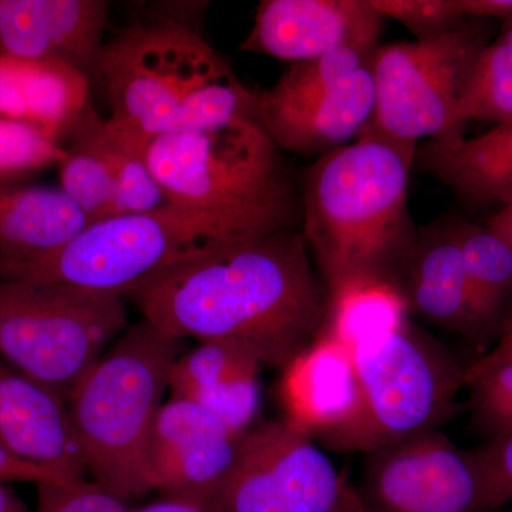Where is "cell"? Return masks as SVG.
<instances>
[{
	"mask_svg": "<svg viewBox=\"0 0 512 512\" xmlns=\"http://www.w3.org/2000/svg\"><path fill=\"white\" fill-rule=\"evenodd\" d=\"M350 512H372L367 510L365 505L362 504V501H356L355 505H353L352 510Z\"/></svg>",
	"mask_w": 512,
	"mask_h": 512,
	"instance_id": "cell-42",
	"label": "cell"
},
{
	"mask_svg": "<svg viewBox=\"0 0 512 512\" xmlns=\"http://www.w3.org/2000/svg\"><path fill=\"white\" fill-rule=\"evenodd\" d=\"M512 362V313L505 320L500 342L487 356L474 363V367H487L498 363Z\"/></svg>",
	"mask_w": 512,
	"mask_h": 512,
	"instance_id": "cell-39",
	"label": "cell"
},
{
	"mask_svg": "<svg viewBox=\"0 0 512 512\" xmlns=\"http://www.w3.org/2000/svg\"><path fill=\"white\" fill-rule=\"evenodd\" d=\"M421 165L468 201L512 204V124L473 138L430 140Z\"/></svg>",
	"mask_w": 512,
	"mask_h": 512,
	"instance_id": "cell-19",
	"label": "cell"
},
{
	"mask_svg": "<svg viewBox=\"0 0 512 512\" xmlns=\"http://www.w3.org/2000/svg\"><path fill=\"white\" fill-rule=\"evenodd\" d=\"M100 80L111 123L147 144L165 134L258 121V94L200 29L171 20H141L106 40Z\"/></svg>",
	"mask_w": 512,
	"mask_h": 512,
	"instance_id": "cell-3",
	"label": "cell"
},
{
	"mask_svg": "<svg viewBox=\"0 0 512 512\" xmlns=\"http://www.w3.org/2000/svg\"><path fill=\"white\" fill-rule=\"evenodd\" d=\"M183 343L141 319L111 343L67 397L87 473L124 500L148 494V440Z\"/></svg>",
	"mask_w": 512,
	"mask_h": 512,
	"instance_id": "cell-5",
	"label": "cell"
},
{
	"mask_svg": "<svg viewBox=\"0 0 512 512\" xmlns=\"http://www.w3.org/2000/svg\"><path fill=\"white\" fill-rule=\"evenodd\" d=\"M245 437H238L201 404L170 396L148 440V493L212 500L237 464Z\"/></svg>",
	"mask_w": 512,
	"mask_h": 512,
	"instance_id": "cell-11",
	"label": "cell"
},
{
	"mask_svg": "<svg viewBox=\"0 0 512 512\" xmlns=\"http://www.w3.org/2000/svg\"><path fill=\"white\" fill-rule=\"evenodd\" d=\"M107 121L116 144V197L111 217L143 214L167 205L170 201L147 163L146 141Z\"/></svg>",
	"mask_w": 512,
	"mask_h": 512,
	"instance_id": "cell-28",
	"label": "cell"
},
{
	"mask_svg": "<svg viewBox=\"0 0 512 512\" xmlns=\"http://www.w3.org/2000/svg\"><path fill=\"white\" fill-rule=\"evenodd\" d=\"M143 319L177 340H231L285 367L318 338L328 291L301 229L197 256L128 293Z\"/></svg>",
	"mask_w": 512,
	"mask_h": 512,
	"instance_id": "cell-1",
	"label": "cell"
},
{
	"mask_svg": "<svg viewBox=\"0 0 512 512\" xmlns=\"http://www.w3.org/2000/svg\"><path fill=\"white\" fill-rule=\"evenodd\" d=\"M92 224L56 187L0 184V256L29 258L66 247Z\"/></svg>",
	"mask_w": 512,
	"mask_h": 512,
	"instance_id": "cell-20",
	"label": "cell"
},
{
	"mask_svg": "<svg viewBox=\"0 0 512 512\" xmlns=\"http://www.w3.org/2000/svg\"><path fill=\"white\" fill-rule=\"evenodd\" d=\"M109 10L104 0H0V55L62 60L100 79Z\"/></svg>",
	"mask_w": 512,
	"mask_h": 512,
	"instance_id": "cell-13",
	"label": "cell"
},
{
	"mask_svg": "<svg viewBox=\"0 0 512 512\" xmlns=\"http://www.w3.org/2000/svg\"><path fill=\"white\" fill-rule=\"evenodd\" d=\"M20 82L29 111V123L60 144L72 136L90 106L92 80L62 60H19Z\"/></svg>",
	"mask_w": 512,
	"mask_h": 512,
	"instance_id": "cell-22",
	"label": "cell"
},
{
	"mask_svg": "<svg viewBox=\"0 0 512 512\" xmlns=\"http://www.w3.org/2000/svg\"><path fill=\"white\" fill-rule=\"evenodd\" d=\"M400 286L410 311L440 328L470 339L494 328L481 309L463 255L448 228L419 235Z\"/></svg>",
	"mask_w": 512,
	"mask_h": 512,
	"instance_id": "cell-17",
	"label": "cell"
},
{
	"mask_svg": "<svg viewBox=\"0 0 512 512\" xmlns=\"http://www.w3.org/2000/svg\"><path fill=\"white\" fill-rule=\"evenodd\" d=\"M478 417L497 434L512 431V362L466 370Z\"/></svg>",
	"mask_w": 512,
	"mask_h": 512,
	"instance_id": "cell-33",
	"label": "cell"
},
{
	"mask_svg": "<svg viewBox=\"0 0 512 512\" xmlns=\"http://www.w3.org/2000/svg\"><path fill=\"white\" fill-rule=\"evenodd\" d=\"M484 315L493 325L512 298V248L487 227L468 221L448 227Z\"/></svg>",
	"mask_w": 512,
	"mask_h": 512,
	"instance_id": "cell-25",
	"label": "cell"
},
{
	"mask_svg": "<svg viewBox=\"0 0 512 512\" xmlns=\"http://www.w3.org/2000/svg\"><path fill=\"white\" fill-rule=\"evenodd\" d=\"M128 326L116 293L0 279V359L64 400Z\"/></svg>",
	"mask_w": 512,
	"mask_h": 512,
	"instance_id": "cell-7",
	"label": "cell"
},
{
	"mask_svg": "<svg viewBox=\"0 0 512 512\" xmlns=\"http://www.w3.org/2000/svg\"><path fill=\"white\" fill-rule=\"evenodd\" d=\"M471 120L512 124V18L478 53L468 74L458 103V127L463 130Z\"/></svg>",
	"mask_w": 512,
	"mask_h": 512,
	"instance_id": "cell-24",
	"label": "cell"
},
{
	"mask_svg": "<svg viewBox=\"0 0 512 512\" xmlns=\"http://www.w3.org/2000/svg\"><path fill=\"white\" fill-rule=\"evenodd\" d=\"M212 505L215 512H292L284 488L248 436Z\"/></svg>",
	"mask_w": 512,
	"mask_h": 512,
	"instance_id": "cell-27",
	"label": "cell"
},
{
	"mask_svg": "<svg viewBox=\"0 0 512 512\" xmlns=\"http://www.w3.org/2000/svg\"><path fill=\"white\" fill-rule=\"evenodd\" d=\"M485 227L504 239L512 248V204L504 205L503 210L494 214Z\"/></svg>",
	"mask_w": 512,
	"mask_h": 512,
	"instance_id": "cell-40",
	"label": "cell"
},
{
	"mask_svg": "<svg viewBox=\"0 0 512 512\" xmlns=\"http://www.w3.org/2000/svg\"><path fill=\"white\" fill-rule=\"evenodd\" d=\"M466 18L477 20L512 18V0H460Z\"/></svg>",
	"mask_w": 512,
	"mask_h": 512,
	"instance_id": "cell-38",
	"label": "cell"
},
{
	"mask_svg": "<svg viewBox=\"0 0 512 512\" xmlns=\"http://www.w3.org/2000/svg\"><path fill=\"white\" fill-rule=\"evenodd\" d=\"M376 52L340 49L326 55L289 64L269 93L279 97H305L328 92L372 64Z\"/></svg>",
	"mask_w": 512,
	"mask_h": 512,
	"instance_id": "cell-29",
	"label": "cell"
},
{
	"mask_svg": "<svg viewBox=\"0 0 512 512\" xmlns=\"http://www.w3.org/2000/svg\"><path fill=\"white\" fill-rule=\"evenodd\" d=\"M483 467L490 510L512 501V431L497 434L474 451Z\"/></svg>",
	"mask_w": 512,
	"mask_h": 512,
	"instance_id": "cell-34",
	"label": "cell"
},
{
	"mask_svg": "<svg viewBox=\"0 0 512 512\" xmlns=\"http://www.w3.org/2000/svg\"><path fill=\"white\" fill-rule=\"evenodd\" d=\"M74 480L64 476L60 471L53 470L12 456L5 448L0 447V483H52V481Z\"/></svg>",
	"mask_w": 512,
	"mask_h": 512,
	"instance_id": "cell-36",
	"label": "cell"
},
{
	"mask_svg": "<svg viewBox=\"0 0 512 512\" xmlns=\"http://www.w3.org/2000/svg\"><path fill=\"white\" fill-rule=\"evenodd\" d=\"M490 30L474 19L434 39L396 42L373 56L376 103L365 131L417 146L463 136L458 103Z\"/></svg>",
	"mask_w": 512,
	"mask_h": 512,
	"instance_id": "cell-9",
	"label": "cell"
},
{
	"mask_svg": "<svg viewBox=\"0 0 512 512\" xmlns=\"http://www.w3.org/2000/svg\"><path fill=\"white\" fill-rule=\"evenodd\" d=\"M147 163L168 201L247 229L256 237L301 227L281 150L255 120L153 138Z\"/></svg>",
	"mask_w": 512,
	"mask_h": 512,
	"instance_id": "cell-4",
	"label": "cell"
},
{
	"mask_svg": "<svg viewBox=\"0 0 512 512\" xmlns=\"http://www.w3.org/2000/svg\"><path fill=\"white\" fill-rule=\"evenodd\" d=\"M414 157L413 144L365 131L306 171L301 231L328 295L359 282L400 286L419 239L407 198Z\"/></svg>",
	"mask_w": 512,
	"mask_h": 512,
	"instance_id": "cell-2",
	"label": "cell"
},
{
	"mask_svg": "<svg viewBox=\"0 0 512 512\" xmlns=\"http://www.w3.org/2000/svg\"><path fill=\"white\" fill-rule=\"evenodd\" d=\"M284 369L281 396L285 421L295 429L328 441L359 416L355 357L335 339L319 333Z\"/></svg>",
	"mask_w": 512,
	"mask_h": 512,
	"instance_id": "cell-15",
	"label": "cell"
},
{
	"mask_svg": "<svg viewBox=\"0 0 512 512\" xmlns=\"http://www.w3.org/2000/svg\"><path fill=\"white\" fill-rule=\"evenodd\" d=\"M0 512H30L25 501L8 483H0Z\"/></svg>",
	"mask_w": 512,
	"mask_h": 512,
	"instance_id": "cell-41",
	"label": "cell"
},
{
	"mask_svg": "<svg viewBox=\"0 0 512 512\" xmlns=\"http://www.w3.org/2000/svg\"><path fill=\"white\" fill-rule=\"evenodd\" d=\"M0 116L30 124L18 64L13 57L3 55H0Z\"/></svg>",
	"mask_w": 512,
	"mask_h": 512,
	"instance_id": "cell-35",
	"label": "cell"
},
{
	"mask_svg": "<svg viewBox=\"0 0 512 512\" xmlns=\"http://www.w3.org/2000/svg\"><path fill=\"white\" fill-rule=\"evenodd\" d=\"M0 447L69 478L87 474L66 400L0 359Z\"/></svg>",
	"mask_w": 512,
	"mask_h": 512,
	"instance_id": "cell-16",
	"label": "cell"
},
{
	"mask_svg": "<svg viewBox=\"0 0 512 512\" xmlns=\"http://www.w3.org/2000/svg\"><path fill=\"white\" fill-rule=\"evenodd\" d=\"M360 412L348 429L325 441L340 451L372 453L436 429L456 406L466 370L409 320L353 352Z\"/></svg>",
	"mask_w": 512,
	"mask_h": 512,
	"instance_id": "cell-8",
	"label": "cell"
},
{
	"mask_svg": "<svg viewBox=\"0 0 512 512\" xmlns=\"http://www.w3.org/2000/svg\"><path fill=\"white\" fill-rule=\"evenodd\" d=\"M256 238L231 222L168 202L143 214L92 222L49 254L0 256V279L62 282L124 298L175 265Z\"/></svg>",
	"mask_w": 512,
	"mask_h": 512,
	"instance_id": "cell-6",
	"label": "cell"
},
{
	"mask_svg": "<svg viewBox=\"0 0 512 512\" xmlns=\"http://www.w3.org/2000/svg\"><path fill=\"white\" fill-rule=\"evenodd\" d=\"M362 504L372 512L490 510L483 467L439 430L367 453Z\"/></svg>",
	"mask_w": 512,
	"mask_h": 512,
	"instance_id": "cell-10",
	"label": "cell"
},
{
	"mask_svg": "<svg viewBox=\"0 0 512 512\" xmlns=\"http://www.w3.org/2000/svg\"><path fill=\"white\" fill-rule=\"evenodd\" d=\"M384 18L402 23L416 40L434 39L466 25L460 0H370Z\"/></svg>",
	"mask_w": 512,
	"mask_h": 512,
	"instance_id": "cell-31",
	"label": "cell"
},
{
	"mask_svg": "<svg viewBox=\"0 0 512 512\" xmlns=\"http://www.w3.org/2000/svg\"><path fill=\"white\" fill-rule=\"evenodd\" d=\"M375 103L369 64L328 92L279 97L265 90L258 94V121L279 150L319 158L362 136Z\"/></svg>",
	"mask_w": 512,
	"mask_h": 512,
	"instance_id": "cell-14",
	"label": "cell"
},
{
	"mask_svg": "<svg viewBox=\"0 0 512 512\" xmlns=\"http://www.w3.org/2000/svg\"><path fill=\"white\" fill-rule=\"evenodd\" d=\"M35 512H133L127 500L84 478L36 485Z\"/></svg>",
	"mask_w": 512,
	"mask_h": 512,
	"instance_id": "cell-32",
	"label": "cell"
},
{
	"mask_svg": "<svg viewBox=\"0 0 512 512\" xmlns=\"http://www.w3.org/2000/svg\"><path fill=\"white\" fill-rule=\"evenodd\" d=\"M66 157L62 144L23 121L0 116V184L60 165Z\"/></svg>",
	"mask_w": 512,
	"mask_h": 512,
	"instance_id": "cell-30",
	"label": "cell"
},
{
	"mask_svg": "<svg viewBox=\"0 0 512 512\" xmlns=\"http://www.w3.org/2000/svg\"><path fill=\"white\" fill-rule=\"evenodd\" d=\"M133 512H215L212 500L185 497V495H165L161 500L136 508Z\"/></svg>",
	"mask_w": 512,
	"mask_h": 512,
	"instance_id": "cell-37",
	"label": "cell"
},
{
	"mask_svg": "<svg viewBox=\"0 0 512 512\" xmlns=\"http://www.w3.org/2000/svg\"><path fill=\"white\" fill-rule=\"evenodd\" d=\"M409 312V303L399 285L359 282L328 295V311L320 333L353 353L402 328Z\"/></svg>",
	"mask_w": 512,
	"mask_h": 512,
	"instance_id": "cell-23",
	"label": "cell"
},
{
	"mask_svg": "<svg viewBox=\"0 0 512 512\" xmlns=\"http://www.w3.org/2000/svg\"><path fill=\"white\" fill-rule=\"evenodd\" d=\"M262 362L242 343L207 340L178 357L170 376V396L195 400L241 380L259 377Z\"/></svg>",
	"mask_w": 512,
	"mask_h": 512,
	"instance_id": "cell-26",
	"label": "cell"
},
{
	"mask_svg": "<svg viewBox=\"0 0 512 512\" xmlns=\"http://www.w3.org/2000/svg\"><path fill=\"white\" fill-rule=\"evenodd\" d=\"M59 165L60 188L89 217L90 222L113 215L116 197V144L109 121L90 109L70 136Z\"/></svg>",
	"mask_w": 512,
	"mask_h": 512,
	"instance_id": "cell-21",
	"label": "cell"
},
{
	"mask_svg": "<svg viewBox=\"0 0 512 512\" xmlns=\"http://www.w3.org/2000/svg\"><path fill=\"white\" fill-rule=\"evenodd\" d=\"M284 488L292 512H339L348 494L312 437L288 421H266L247 434Z\"/></svg>",
	"mask_w": 512,
	"mask_h": 512,
	"instance_id": "cell-18",
	"label": "cell"
},
{
	"mask_svg": "<svg viewBox=\"0 0 512 512\" xmlns=\"http://www.w3.org/2000/svg\"><path fill=\"white\" fill-rule=\"evenodd\" d=\"M384 22L370 0H264L239 49L291 64L340 49L376 52Z\"/></svg>",
	"mask_w": 512,
	"mask_h": 512,
	"instance_id": "cell-12",
	"label": "cell"
}]
</instances>
